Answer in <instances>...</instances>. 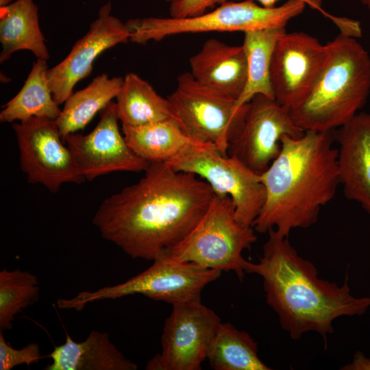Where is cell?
<instances>
[{"mask_svg":"<svg viewBox=\"0 0 370 370\" xmlns=\"http://www.w3.org/2000/svg\"><path fill=\"white\" fill-rule=\"evenodd\" d=\"M138 182L105 199L92 219L101 237L132 258L153 260L185 238L209 207L210 184L166 162H151Z\"/></svg>","mask_w":370,"mask_h":370,"instance_id":"1","label":"cell"},{"mask_svg":"<svg viewBox=\"0 0 370 370\" xmlns=\"http://www.w3.org/2000/svg\"><path fill=\"white\" fill-rule=\"evenodd\" d=\"M268 233L258 262L246 260L244 271L262 278L267 303L293 340L314 332L325 341L335 319L367 312L370 297L354 296L347 276L341 285L320 278L314 264L298 254L288 237L275 229Z\"/></svg>","mask_w":370,"mask_h":370,"instance_id":"2","label":"cell"},{"mask_svg":"<svg viewBox=\"0 0 370 370\" xmlns=\"http://www.w3.org/2000/svg\"><path fill=\"white\" fill-rule=\"evenodd\" d=\"M334 142L335 130L281 138L279 155L260 174L266 199L254 222L255 231L275 229L288 238L292 230L316 223L321 208L334 198L340 184Z\"/></svg>","mask_w":370,"mask_h":370,"instance_id":"3","label":"cell"},{"mask_svg":"<svg viewBox=\"0 0 370 370\" xmlns=\"http://www.w3.org/2000/svg\"><path fill=\"white\" fill-rule=\"evenodd\" d=\"M326 45L328 55L312 88L288 110L304 132L341 127L362 108L370 92V56L356 38L340 33Z\"/></svg>","mask_w":370,"mask_h":370,"instance_id":"4","label":"cell"},{"mask_svg":"<svg viewBox=\"0 0 370 370\" xmlns=\"http://www.w3.org/2000/svg\"><path fill=\"white\" fill-rule=\"evenodd\" d=\"M256 239L252 226L245 225L236 219L232 199L215 194L190 233L157 257L190 262L206 269L234 271L242 280L246 260L242 253L249 249Z\"/></svg>","mask_w":370,"mask_h":370,"instance_id":"5","label":"cell"},{"mask_svg":"<svg viewBox=\"0 0 370 370\" xmlns=\"http://www.w3.org/2000/svg\"><path fill=\"white\" fill-rule=\"evenodd\" d=\"M306 5L301 0H287L270 8L259 5L253 0L228 1L210 12L195 16L146 17L129 19L125 23L131 34L130 40L145 44L181 34L285 29L288 22L301 14Z\"/></svg>","mask_w":370,"mask_h":370,"instance_id":"6","label":"cell"},{"mask_svg":"<svg viewBox=\"0 0 370 370\" xmlns=\"http://www.w3.org/2000/svg\"><path fill=\"white\" fill-rule=\"evenodd\" d=\"M167 99L188 136L227 156L230 143L243 128L249 103L238 106L236 99L200 84L190 72L178 76Z\"/></svg>","mask_w":370,"mask_h":370,"instance_id":"7","label":"cell"},{"mask_svg":"<svg viewBox=\"0 0 370 370\" xmlns=\"http://www.w3.org/2000/svg\"><path fill=\"white\" fill-rule=\"evenodd\" d=\"M221 273L193 263L157 257L151 267L121 284L82 291L72 298L59 299L56 304L60 309L79 311L91 302L140 294L173 305L201 297L204 288Z\"/></svg>","mask_w":370,"mask_h":370,"instance_id":"8","label":"cell"},{"mask_svg":"<svg viewBox=\"0 0 370 370\" xmlns=\"http://www.w3.org/2000/svg\"><path fill=\"white\" fill-rule=\"evenodd\" d=\"M166 163L175 171L199 176L216 195L229 196L236 219L253 227L266 199V189L260 174L236 157L224 156L210 145L194 147Z\"/></svg>","mask_w":370,"mask_h":370,"instance_id":"9","label":"cell"},{"mask_svg":"<svg viewBox=\"0 0 370 370\" xmlns=\"http://www.w3.org/2000/svg\"><path fill=\"white\" fill-rule=\"evenodd\" d=\"M172 306L162 334V351L146 362L145 369L200 370L221 319L201 297Z\"/></svg>","mask_w":370,"mask_h":370,"instance_id":"10","label":"cell"},{"mask_svg":"<svg viewBox=\"0 0 370 370\" xmlns=\"http://www.w3.org/2000/svg\"><path fill=\"white\" fill-rule=\"evenodd\" d=\"M19 150L20 166L29 183L40 184L52 193L65 183L85 180L64 141L55 120L32 117L13 123Z\"/></svg>","mask_w":370,"mask_h":370,"instance_id":"11","label":"cell"},{"mask_svg":"<svg viewBox=\"0 0 370 370\" xmlns=\"http://www.w3.org/2000/svg\"><path fill=\"white\" fill-rule=\"evenodd\" d=\"M100 120L88 134L72 133L62 138L85 180L117 171H145L150 162L139 157L119 130L116 103L100 112Z\"/></svg>","mask_w":370,"mask_h":370,"instance_id":"12","label":"cell"},{"mask_svg":"<svg viewBox=\"0 0 370 370\" xmlns=\"http://www.w3.org/2000/svg\"><path fill=\"white\" fill-rule=\"evenodd\" d=\"M304 132L293 122L287 108L257 95L249 102L243 128L230 143L227 155L261 174L279 155L283 136L299 138Z\"/></svg>","mask_w":370,"mask_h":370,"instance_id":"13","label":"cell"},{"mask_svg":"<svg viewBox=\"0 0 370 370\" xmlns=\"http://www.w3.org/2000/svg\"><path fill=\"white\" fill-rule=\"evenodd\" d=\"M328 55L327 45L304 32H283L275 43L270 80L274 99L290 110L312 88Z\"/></svg>","mask_w":370,"mask_h":370,"instance_id":"14","label":"cell"},{"mask_svg":"<svg viewBox=\"0 0 370 370\" xmlns=\"http://www.w3.org/2000/svg\"><path fill=\"white\" fill-rule=\"evenodd\" d=\"M110 2L103 5L87 33L73 46L68 56L49 69L47 76L54 100L59 105L73 92L76 84L90 75L97 58L106 50L130 40L126 25L111 14Z\"/></svg>","mask_w":370,"mask_h":370,"instance_id":"15","label":"cell"},{"mask_svg":"<svg viewBox=\"0 0 370 370\" xmlns=\"http://www.w3.org/2000/svg\"><path fill=\"white\" fill-rule=\"evenodd\" d=\"M340 184L370 216V113H357L335 130Z\"/></svg>","mask_w":370,"mask_h":370,"instance_id":"16","label":"cell"},{"mask_svg":"<svg viewBox=\"0 0 370 370\" xmlns=\"http://www.w3.org/2000/svg\"><path fill=\"white\" fill-rule=\"evenodd\" d=\"M190 73L200 84L237 100L247 80L243 45H230L210 38L189 59Z\"/></svg>","mask_w":370,"mask_h":370,"instance_id":"17","label":"cell"},{"mask_svg":"<svg viewBox=\"0 0 370 370\" xmlns=\"http://www.w3.org/2000/svg\"><path fill=\"white\" fill-rule=\"evenodd\" d=\"M52 362L45 370H136L111 342L108 332L92 330L85 341L76 342L66 334L64 343L49 354Z\"/></svg>","mask_w":370,"mask_h":370,"instance_id":"18","label":"cell"},{"mask_svg":"<svg viewBox=\"0 0 370 370\" xmlns=\"http://www.w3.org/2000/svg\"><path fill=\"white\" fill-rule=\"evenodd\" d=\"M0 62L19 50H29L39 59L47 60L49 53L38 21L34 0H16L0 7Z\"/></svg>","mask_w":370,"mask_h":370,"instance_id":"19","label":"cell"},{"mask_svg":"<svg viewBox=\"0 0 370 370\" xmlns=\"http://www.w3.org/2000/svg\"><path fill=\"white\" fill-rule=\"evenodd\" d=\"M122 131L130 148L150 163L166 162L194 147L208 145L188 136L175 119L142 126L122 125Z\"/></svg>","mask_w":370,"mask_h":370,"instance_id":"20","label":"cell"},{"mask_svg":"<svg viewBox=\"0 0 370 370\" xmlns=\"http://www.w3.org/2000/svg\"><path fill=\"white\" fill-rule=\"evenodd\" d=\"M116 99V114L122 125L142 126L175 119L167 98L136 73L125 75Z\"/></svg>","mask_w":370,"mask_h":370,"instance_id":"21","label":"cell"},{"mask_svg":"<svg viewBox=\"0 0 370 370\" xmlns=\"http://www.w3.org/2000/svg\"><path fill=\"white\" fill-rule=\"evenodd\" d=\"M123 82L106 73L95 77L84 88L73 92L55 120L62 138L83 130L95 115L116 98Z\"/></svg>","mask_w":370,"mask_h":370,"instance_id":"22","label":"cell"},{"mask_svg":"<svg viewBox=\"0 0 370 370\" xmlns=\"http://www.w3.org/2000/svg\"><path fill=\"white\" fill-rule=\"evenodd\" d=\"M47 60L37 58L23 87L3 106L1 123L23 121L32 117L56 120L61 112L54 100L47 76Z\"/></svg>","mask_w":370,"mask_h":370,"instance_id":"23","label":"cell"},{"mask_svg":"<svg viewBox=\"0 0 370 370\" xmlns=\"http://www.w3.org/2000/svg\"><path fill=\"white\" fill-rule=\"evenodd\" d=\"M285 29H263L244 32L243 46L247 62L245 88L236 100L238 106L249 103L257 95L274 99L270 80L273 49Z\"/></svg>","mask_w":370,"mask_h":370,"instance_id":"24","label":"cell"},{"mask_svg":"<svg viewBox=\"0 0 370 370\" xmlns=\"http://www.w3.org/2000/svg\"><path fill=\"white\" fill-rule=\"evenodd\" d=\"M207 359L215 370H270L259 358L258 345L244 330L229 323L220 324Z\"/></svg>","mask_w":370,"mask_h":370,"instance_id":"25","label":"cell"},{"mask_svg":"<svg viewBox=\"0 0 370 370\" xmlns=\"http://www.w3.org/2000/svg\"><path fill=\"white\" fill-rule=\"evenodd\" d=\"M36 275L19 269L0 271V330L12 328L15 316L39 298Z\"/></svg>","mask_w":370,"mask_h":370,"instance_id":"26","label":"cell"},{"mask_svg":"<svg viewBox=\"0 0 370 370\" xmlns=\"http://www.w3.org/2000/svg\"><path fill=\"white\" fill-rule=\"evenodd\" d=\"M0 330V370H10L19 365L37 363L41 358L40 349L36 343L17 349L8 343Z\"/></svg>","mask_w":370,"mask_h":370,"instance_id":"27","label":"cell"},{"mask_svg":"<svg viewBox=\"0 0 370 370\" xmlns=\"http://www.w3.org/2000/svg\"><path fill=\"white\" fill-rule=\"evenodd\" d=\"M215 4L216 0H175L170 5V15L177 18L195 16Z\"/></svg>","mask_w":370,"mask_h":370,"instance_id":"28","label":"cell"},{"mask_svg":"<svg viewBox=\"0 0 370 370\" xmlns=\"http://www.w3.org/2000/svg\"><path fill=\"white\" fill-rule=\"evenodd\" d=\"M343 370H370V358L360 351H358L354 355L351 363L345 365Z\"/></svg>","mask_w":370,"mask_h":370,"instance_id":"29","label":"cell"},{"mask_svg":"<svg viewBox=\"0 0 370 370\" xmlns=\"http://www.w3.org/2000/svg\"><path fill=\"white\" fill-rule=\"evenodd\" d=\"M231 0H216V3L221 4L225 1H228ZM262 6L270 8L275 6V4L277 1L280 0H257ZM304 1L307 5L310 6L312 9L317 10L319 11L317 7L311 0H301Z\"/></svg>","mask_w":370,"mask_h":370,"instance_id":"30","label":"cell"},{"mask_svg":"<svg viewBox=\"0 0 370 370\" xmlns=\"http://www.w3.org/2000/svg\"><path fill=\"white\" fill-rule=\"evenodd\" d=\"M314 3V5L317 7L318 10L319 12H321L324 16H325L326 17L328 16L329 14L328 12H326L325 11H324L321 7V2H322V0H311Z\"/></svg>","mask_w":370,"mask_h":370,"instance_id":"31","label":"cell"},{"mask_svg":"<svg viewBox=\"0 0 370 370\" xmlns=\"http://www.w3.org/2000/svg\"><path fill=\"white\" fill-rule=\"evenodd\" d=\"M13 2V0H0V7L5 6Z\"/></svg>","mask_w":370,"mask_h":370,"instance_id":"32","label":"cell"},{"mask_svg":"<svg viewBox=\"0 0 370 370\" xmlns=\"http://www.w3.org/2000/svg\"><path fill=\"white\" fill-rule=\"evenodd\" d=\"M362 5L370 10V0H358Z\"/></svg>","mask_w":370,"mask_h":370,"instance_id":"33","label":"cell"},{"mask_svg":"<svg viewBox=\"0 0 370 370\" xmlns=\"http://www.w3.org/2000/svg\"><path fill=\"white\" fill-rule=\"evenodd\" d=\"M165 1L171 3L172 1H173L175 0H165Z\"/></svg>","mask_w":370,"mask_h":370,"instance_id":"34","label":"cell"}]
</instances>
